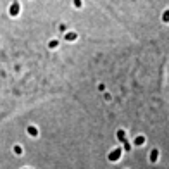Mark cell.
I'll use <instances>...</instances> for the list:
<instances>
[{"instance_id": "cell-1", "label": "cell", "mask_w": 169, "mask_h": 169, "mask_svg": "<svg viewBox=\"0 0 169 169\" xmlns=\"http://www.w3.org/2000/svg\"><path fill=\"white\" fill-rule=\"evenodd\" d=\"M119 155H121V148H116V150H114V152L109 155V160H111V162H116Z\"/></svg>"}, {"instance_id": "cell-2", "label": "cell", "mask_w": 169, "mask_h": 169, "mask_svg": "<svg viewBox=\"0 0 169 169\" xmlns=\"http://www.w3.org/2000/svg\"><path fill=\"white\" fill-rule=\"evenodd\" d=\"M28 133H29V135H31L33 138H36V136H38V129H36L35 126H29V128H28Z\"/></svg>"}, {"instance_id": "cell-3", "label": "cell", "mask_w": 169, "mask_h": 169, "mask_svg": "<svg viewBox=\"0 0 169 169\" xmlns=\"http://www.w3.org/2000/svg\"><path fill=\"white\" fill-rule=\"evenodd\" d=\"M150 162H157V148H153L152 152H150Z\"/></svg>"}, {"instance_id": "cell-4", "label": "cell", "mask_w": 169, "mask_h": 169, "mask_svg": "<svg viewBox=\"0 0 169 169\" xmlns=\"http://www.w3.org/2000/svg\"><path fill=\"white\" fill-rule=\"evenodd\" d=\"M143 142H145V138H143V136H136V138H135V145H143Z\"/></svg>"}, {"instance_id": "cell-5", "label": "cell", "mask_w": 169, "mask_h": 169, "mask_svg": "<svg viewBox=\"0 0 169 169\" xmlns=\"http://www.w3.org/2000/svg\"><path fill=\"white\" fill-rule=\"evenodd\" d=\"M14 152H16L17 155H21V153H22V148L19 147V145H16V147H14Z\"/></svg>"}, {"instance_id": "cell-6", "label": "cell", "mask_w": 169, "mask_h": 169, "mask_svg": "<svg viewBox=\"0 0 169 169\" xmlns=\"http://www.w3.org/2000/svg\"><path fill=\"white\" fill-rule=\"evenodd\" d=\"M117 138H119V140H124V131H117Z\"/></svg>"}, {"instance_id": "cell-7", "label": "cell", "mask_w": 169, "mask_h": 169, "mask_svg": "<svg viewBox=\"0 0 169 169\" xmlns=\"http://www.w3.org/2000/svg\"><path fill=\"white\" fill-rule=\"evenodd\" d=\"M48 47H50V48H55V47H57V42H50V45H48Z\"/></svg>"}]
</instances>
